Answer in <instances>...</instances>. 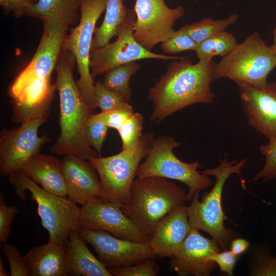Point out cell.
I'll return each instance as SVG.
<instances>
[{"label": "cell", "mask_w": 276, "mask_h": 276, "mask_svg": "<svg viewBox=\"0 0 276 276\" xmlns=\"http://www.w3.org/2000/svg\"><path fill=\"white\" fill-rule=\"evenodd\" d=\"M216 63L213 59L193 64L187 57L173 60L148 91L153 103L150 120L157 124L186 107L212 104L215 95L211 89Z\"/></svg>", "instance_id": "cell-1"}, {"label": "cell", "mask_w": 276, "mask_h": 276, "mask_svg": "<svg viewBox=\"0 0 276 276\" xmlns=\"http://www.w3.org/2000/svg\"><path fill=\"white\" fill-rule=\"evenodd\" d=\"M75 57L70 51L62 50L55 66V82L60 99V134L50 148L55 154L74 155L85 160L100 156L87 144L85 130L95 109L84 102L74 81L73 71Z\"/></svg>", "instance_id": "cell-2"}, {"label": "cell", "mask_w": 276, "mask_h": 276, "mask_svg": "<svg viewBox=\"0 0 276 276\" xmlns=\"http://www.w3.org/2000/svg\"><path fill=\"white\" fill-rule=\"evenodd\" d=\"M247 159L242 158L240 161L235 159L228 162L226 154L224 159H220V163L216 167L207 169L201 172L215 178V182L209 193H204L199 201L200 192L195 193L191 202L186 206L189 221L192 228L204 231L209 234L216 241L222 250L229 247L234 239L232 231L225 227L224 222L229 218L224 213L222 206V194L227 178L232 174H237L241 182L243 181L240 171Z\"/></svg>", "instance_id": "cell-3"}, {"label": "cell", "mask_w": 276, "mask_h": 276, "mask_svg": "<svg viewBox=\"0 0 276 276\" xmlns=\"http://www.w3.org/2000/svg\"><path fill=\"white\" fill-rule=\"evenodd\" d=\"M185 190L169 179L151 176L134 179L123 212L151 237L159 221L186 201Z\"/></svg>", "instance_id": "cell-4"}, {"label": "cell", "mask_w": 276, "mask_h": 276, "mask_svg": "<svg viewBox=\"0 0 276 276\" xmlns=\"http://www.w3.org/2000/svg\"><path fill=\"white\" fill-rule=\"evenodd\" d=\"M9 181L22 201H26V190L31 193L42 225L49 233V240L65 245L71 232L79 227L80 208L77 203L68 197L48 192L21 171L10 175Z\"/></svg>", "instance_id": "cell-5"}, {"label": "cell", "mask_w": 276, "mask_h": 276, "mask_svg": "<svg viewBox=\"0 0 276 276\" xmlns=\"http://www.w3.org/2000/svg\"><path fill=\"white\" fill-rule=\"evenodd\" d=\"M154 139V134L148 132L128 149L114 155L96 157L89 160L99 177L100 198L122 208L127 205L138 167L148 155Z\"/></svg>", "instance_id": "cell-6"}, {"label": "cell", "mask_w": 276, "mask_h": 276, "mask_svg": "<svg viewBox=\"0 0 276 276\" xmlns=\"http://www.w3.org/2000/svg\"><path fill=\"white\" fill-rule=\"evenodd\" d=\"M276 67V51L254 32L216 63L215 79L228 78L257 88L264 86Z\"/></svg>", "instance_id": "cell-7"}, {"label": "cell", "mask_w": 276, "mask_h": 276, "mask_svg": "<svg viewBox=\"0 0 276 276\" xmlns=\"http://www.w3.org/2000/svg\"><path fill=\"white\" fill-rule=\"evenodd\" d=\"M181 144L169 135L154 138L146 160L138 167L136 176L142 178L156 176L179 181L189 188L186 201H191L193 195L213 185L208 175L198 170L202 167L197 161L183 162L177 157L173 148Z\"/></svg>", "instance_id": "cell-8"}, {"label": "cell", "mask_w": 276, "mask_h": 276, "mask_svg": "<svg viewBox=\"0 0 276 276\" xmlns=\"http://www.w3.org/2000/svg\"><path fill=\"white\" fill-rule=\"evenodd\" d=\"M107 0H84L80 8L78 25L67 35L63 50L71 52L77 64L79 79L77 81L79 91L84 102L90 107L96 106L94 82L90 69V53L96 28L100 16L105 10Z\"/></svg>", "instance_id": "cell-9"}, {"label": "cell", "mask_w": 276, "mask_h": 276, "mask_svg": "<svg viewBox=\"0 0 276 276\" xmlns=\"http://www.w3.org/2000/svg\"><path fill=\"white\" fill-rule=\"evenodd\" d=\"M136 20L134 10H128L126 17L121 26L117 39L90 53V73L93 79L121 65L141 59L162 60L179 59L183 56L157 54L143 48L134 39L133 28Z\"/></svg>", "instance_id": "cell-10"}, {"label": "cell", "mask_w": 276, "mask_h": 276, "mask_svg": "<svg viewBox=\"0 0 276 276\" xmlns=\"http://www.w3.org/2000/svg\"><path fill=\"white\" fill-rule=\"evenodd\" d=\"M134 11L136 20L133 36L139 44L150 51L173 34L175 22L185 14L182 6L171 8L164 0H136Z\"/></svg>", "instance_id": "cell-11"}, {"label": "cell", "mask_w": 276, "mask_h": 276, "mask_svg": "<svg viewBox=\"0 0 276 276\" xmlns=\"http://www.w3.org/2000/svg\"><path fill=\"white\" fill-rule=\"evenodd\" d=\"M47 119H36L14 129H3L0 133V174L2 176L21 171L43 145L50 139L46 134L38 136V130Z\"/></svg>", "instance_id": "cell-12"}, {"label": "cell", "mask_w": 276, "mask_h": 276, "mask_svg": "<svg viewBox=\"0 0 276 276\" xmlns=\"http://www.w3.org/2000/svg\"><path fill=\"white\" fill-rule=\"evenodd\" d=\"M79 226L106 231L120 238L146 244L151 238L125 215L121 206L100 197L80 207Z\"/></svg>", "instance_id": "cell-13"}, {"label": "cell", "mask_w": 276, "mask_h": 276, "mask_svg": "<svg viewBox=\"0 0 276 276\" xmlns=\"http://www.w3.org/2000/svg\"><path fill=\"white\" fill-rule=\"evenodd\" d=\"M56 89L51 77L15 80L9 90L12 99V121L22 124L36 119H47Z\"/></svg>", "instance_id": "cell-14"}, {"label": "cell", "mask_w": 276, "mask_h": 276, "mask_svg": "<svg viewBox=\"0 0 276 276\" xmlns=\"http://www.w3.org/2000/svg\"><path fill=\"white\" fill-rule=\"evenodd\" d=\"M77 232L91 244L99 260L108 268L131 265L156 259L148 244L116 237L110 233L79 226Z\"/></svg>", "instance_id": "cell-15"}, {"label": "cell", "mask_w": 276, "mask_h": 276, "mask_svg": "<svg viewBox=\"0 0 276 276\" xmlns=\"http://www.w3.org/2000/svg\"><path fill=\"white\" fill-rule=\"evenodd\" d=\"M222 250L214 239L192 228L178 251L170 258V269L179 276H209L217 266L211 256Z\"/></svg>", "instance_id": "cell-16"}, {"label": "cell", "mask_w": 276, "mask_h": 276, "mask_svg": "<svg viewBox=\"0 0 276 276\" xmlns=\"http://www.w3.org/2000/svg\"><path fill=\"white\" fill-rule=\"evenodd\" d=\"M236 83L250 126L268 141L276 138V82H268L261 88Z\"/></svg>", "instance_id": "cell-17"}, {"label": "cell", "mask_w": 276, "mask_h": 276, "mask_svg": "<svg viewBox=\"0 0 276 276\" xmlns=\"http://www.w3.org/2000/svg\"><path fill=\"white\" fill-rule=\"evenodd\" d=\"M43 31L38 48L27 67L16 79L32 77H51L63 50L68 26L50 19L42 20Z\"/></svg>", "instance_id": "cell-18"}, {"label": "cell", "mask_w": 276, "mask_h": 276, "mask_svg": "<svg viewBox=\"0 0 276 276\" xmlns=\"http://www.w3.org/2000/svg\"><path fill=\"white\" fill-rule=\"evenodd\" d=\"M67 197L81 206L99 197L100 181L89 160L74 155H66L61 160Z\"/></svg>", "instance_id": "cell-19"}, {"label": "cell", "mask_w": 276, "mask_h": 276, "mask_svg": "<svg viewBox=\"0 0 276 276\" xmlns=\"http://www.w3.org/2000/svg\"><path fill=\"white\" fill-rule=\"evenodd\" d=\"M192 227L182 204L172 211L157 225L148 244L159 258H170L178 251Z\"/></svg>", "instance_id": "cell-20"}, {"label": "cell", "mask_w": 276, "mask_h": 276, "mask_svg": "<svg viewBox=\"0 0 276 276\" xmlns=\"http://www.w3.org/2000/svg\"><path fill=\"white\" fill-rule=\"evenodd\" d=\"M28 276H66L65 245L49 240L25 255Z\"/></svg>", "instance_id": "cell-21"}, {"label": "cell", "mask_w": 276, "mask_h": 276, "mask_svg": "<svg viewBox=\"0 0 276 276\" xmlns=\"http://www.w3.org/2000/svg\"><path fill=\"white\" fill-rule=\"evenodd\" d=\"M21 171L48 192L67 197L61 160L58 158L38 153L25 164Z\"/></svg>", "instance_id": "cell-22"}, {"label": "cell", "mask_w": 276, "mask_h": 276, "mask_svg": "<svg viewBox=\"0 0 276 276\" xmlns=\"http://www.w3.org/2000/svg\"><path fill=\"white\" fill-rule=\"evenodd\" d=\"M65 257L67 275H113L91 252L77 231L70 233L65 244Z\"/></svg>", "instance_id": "cell-23"}, {"label": "cell", "mask_w": 276, "mask_h": 276, "mask_svg": "<svg viewBox=\"0 0 276 276\" xmlns=\"http://www.w3.org/2000/svg\"><path fill=\"white\" fill-rule=\"evenodd\" d=\"M84 0H38L29 7L26 15L41 20H54L67 26L76 24Z\"/></svg>", "instance_id": "cell-24"}, {"label": "cell", "mask_w": 276, "mask_h": 276, "mask_svg": "<svg viewBox=\"0 0 276 276\" xmlns=\"http://www.w3.org/2000/svg\"><path fill=\"white\" fill-rule=\"evenodd\" d=\"M128 10L123 0H107L104 18L102 24L95 28L91 51L101 48L117 36Z\"/></svg>", "instance_id": "cell-25"}, {"label": "cell", "mask_w": 276, "mask_h": 276, "mask_svg": "<svg viewBox=\"0 0 276 276\" xmlns=\"http://www.w3.org/2000/svg\"><path fill=\"white\" fill-rule=\"evenodd\" d=\"M140 66L134 61L116 67L105 74L102 82L107 88L121 94L129 102L132 94L130 80L137 72Z\"/></svg>", "instance_id": "cell-26"}, {"label": "cell", "mask_w": 276, "mask_h": 276, "mask_svg": "<svg viewBox=\"0 0 276 276\" xmlns=\"http://www.w3.org/2000/svg\"><path fill=\"white\" fill-rule=\"evenodd\" d=\"M239 17L238 14L233 13L222 19L206 17L185 26L189 35L198 44L225 31L227 27L236 24Z\"/></svg>", "instance_id": "cell-27"}, {"label": "cell", "mask_w": 276, "mask_h": 276, "mask_svg": "<svg viewBox=\"0 0 276 276\" xmlns=\"http://www.w3.org/2000/svg\"><path fill=\"white\" fill-rule=\"evenodd\" d=\"M238 43L235 36L225 30L198 43L194 50L199 60L225 57Z\"/></svg>", "instance_id": "cell-28"}, {"label": "cell", "mask_w": 276, "mask_h": 276, "mask_svg": "<svg viewBox=\"0 0 276 276\" xmlns=\"http://www.w3.org/2000/svg\"><path fill=\"white\" fill-rule=\"evenodd\" d=\"M251 276H276V256L269 246H260L254 251L249 266Z\"/></svg>", "instance_id": "cell-29"}, {"label": "cell", "mask_w": 276, "mask_h": 276, "mask_svg": "<svg viewBox=\"0 0 276 276\" xmlns=\"http://www.w3.org/2000/svg\"><path fill=\"white\" fill-rule=\"evenodd\" d=\"M143 122V116L134 112L117 130L122 141V150L131 147L141 139Z\"/></svg>", "instance_id": "cell-30"}, {"label": "cell", "mask_w": 276, "mask_h": 276, "mask_svg": "<svg viewBox=\"0 0 276 276\" xmlns=\"http://www.w3.org/2000/svg\"><path fill=\"white\" fill-rule=\"evenodd\" d=\"M94 95L96 106L101 109V112L120 108L128 103L123 96L108 89L101 81L94 83Z\"/></svg>", "instance_id": "cell-31"}, {"label": "cell", "mask_w": 276, "mask_h": 276, "mask_svg": "<svg viewBox=\"0 0 276 276\" xmlns=\"http://www.w3.org/2000/svg\"><path fill=\"white\" fill-rule=\"evenodd\" d=\"M259 151L265 158L262 169L252 178V181L261 180L263 182L276 179V138L268 141L259 147Z\"/></svg>", "instance_id": "cell-32"}, {"label": "cell", "mask_w": 276, "mask_h": 276, "mask_svg": "<svg viewBox=\"0 0 276 276\" xmlns=\"http://www.w3.org/2000/svg\"><path fill=\"white\" fill-rule=\"evenodd\" d=\"M197 45V43L189 35L184 26L162 43L160 47L166 54H176L188 50L194 51Z\"/></svg>", "instance_id": "cell-33"}, {"label": "cell", "mask_w": 276, "mask_h": 276, "mask_svg": "<svg viewBox=\"0 0 276 276\" xmlns=\"http://www.w3.org/2000/svg\"><path fill=\"white\" fill-rule=\"evenodd\" d=\"M108 269L116 276H156L158 274L160 267L155 259H151L131 265Z\"/></svg>", "instance_id": "cell-34"}, {"label": "cell", "mask_w": 276, "mask_h": 276, "mask_svg": "<svg viewBox=\"0 0 276 276\" xmlns=\"http://www.w3.org/2000/svg\"><path fill=\"white\" fill-rule=\"evenodd\" d=\"M133 113L132 106L128 103L122 107L110 111L93 114L88 120L100 122L108 127L118 130Z\"/></svg>", "instance_id": "cell-35"}, {"label": "cell", "mask_w": 276, "mask_h": 276, "mask_svg": "<svg viewBox=\"0 0 276 276\" xmlns=\"http://www.w3.org/2000/svg\"><path fill=\"white\" fill-rule=\"evenodd\" d=\"M1 249L8 261L11 276H28L25 255L15 244L1 243Z\"/></svg>", "instance_id": "cell-36"}, {"label": "cell", "mask_w": 276, "mask_h": 276, "mask_svg": "<svg viewBox=\"0 0 276 276\" xmlns=\"http://www.w3.org/2000/svg\"><path fill=\"white\" fill-rule=\"evenodd\" d=\"M108 127L98 122H91L88 120L85 130V136L90 147L101 155L102 148L106 139Z\"/></svg>", "instance_id": "cell-37"}, {"label": "cell", "mask_w": 276, "mask_h": 276, "mask_svg": "<svg viewBox=\"0 0 276 276\" xmlns=\"http://www.w3.org/2000/svg\"><path fill=\"white\" fill-rule=\"evenodd\" d=\"M19 210L15 205L8 206L4 196L0 197V242H6L11 233V224L18 213Z\"/></svg>", "instance_id": "cell-38"}, {"label": "cell", "mask_w": 276, "mask_h": 276, "mask_svg": "<svg viewBox=\"0 0 276 276\" xmlns=\"http://www.w3.org/2000/svg\"><path fill=\"white\" fill-rule=\"evenodd\" d=\"M240 257L230 250L225 249L213 254L211 259L219 267L221 272L231 276L233 275L234 267Z\"/></svg>", "instance_id": "cell-39"}, {"label": "cell", "mask_w": 276, "mask_h": 276, "mask_svg": "<svg viewBox=\"0 0 276 276\" xmlns=\"http://www.w3.org/2000/svg\"><path fill=\"white\" fill-rule=\"evenodd\" d=\"M37 0H0V5L5 13L12 12L17 16L20 17L27 14L30 6Z\"/></svg>", "instance_id": "cell-40"}, {"label": "cell", "mask_w": 276, "mask_h": 276, "mask_svg": "<svg viewBox=\"0 0 276 276\" xmlns=\"http://www.w3.org/2000/svg\"><path fill=\"white\" fill-rule=\"evenodd\" d=\"M249 245V242L246 240L237 238L232 241L229 248L234 254L240 256L247 250Z\"/></svg>", "instance_id": "cell-41"}, {"label": "cell", "mask_w": 276, "mask_h": 276, "mask_svg": "<svg viewBox=\"0 0 276 276\" xmlns=\"http://www.w3.org/2000/svg\"><path fill=\"white\" fill-rule=\"evenodd\" d=\"M9 273L5 270L4 265H3V261L0 257V275L1 276H8L9 275Z\"/></svg>", "instance_id": "cell-42"}, {"label": "cell", "mask_w": 276, "mask_h": 276, "mask_svg": "<svg viewBox=\"0 0 276 276\" xmlns=\"http://www.w3.org/2000/svg\"><path fill=\"white\" fill-rule=\"evenodd\" d=\"M272 36H273V44H272V46L274 48V49L276 51V26L274 28L273 30L272 33Z\"/></svg>", "instance_id": "cell-43"}, {"label": "cell", "mask_w": 276, "mask_h": 276, "mask_svg": "<svg viewBox=\"0 0 276 276\" xmlns=\"http://www.w3.org/2000/svg\"><path fill=\"white\" fill-rule=\"evenodd\" d=\"M191 1L196 2V1H198V0H191Z\"/></svg>", "instance_id": "cell-44"}]
</instances>
